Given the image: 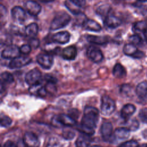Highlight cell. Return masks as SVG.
I'll list each match as a JSON object with an SVG mask.
<instances>
[{
	"instance_id": "obj_33",
	"label": "cell",
	"mask_w": 147,
	"mask_h": 147,
	"mask_svg": "<svg viewBox=\"0 0 147 147\" xmlns=\"http://www.w3.org/2000/svg\"><path fill=\"white\" fill-rule=\"evenodd\" d=\"M129 39V41H130V42L135 45L140 44L142 41V40H141V38L140 37V36L136 34L130 36Z\"/></svg>"
},
{
	"instance_id": "obj_29",
	"label": "cell",
	"mask_w": 147,
	"mask_h": 147,
	"mask_svg": "<svg viewBox=\"0 0 147 147\" xmlns=\"http://www.w3.org/2000/svg\"><path fill=\"white\" fill-rule=\"evenodd\" d=\"M11 123L12 120L10 117L2 114L1 115V126L2 127H8Z\"/></svg>"
},
{
	"instance_id": "obj_24",
	"label": "cell",
	"mask_w": 147,
	"mask_h": 147,
	"mask_svg": "<svg viewBox=\"0 0 147 147\" xmlns=\"http://www.w3.org/2000/svg\"><path fill=\"white\" fill-rule=\"evenodd\" d=\"M113 75L118 78H122L126 76V72L125 68L119 63H117L113 70Z\"/></svg>"
},
{
	"instance_id": "obj_2",
	"label": "cell",
	"mask_w": 147,
	"mask_h": 147,
	"mask_svg": "<svg viewBox=\"0 0 147 147\" xmlns=\"http://www.w3.org/2000/svg\"><path fill=\"white\" fill-rule=\"evenodd\" d=\"M71 16L64 11H60L57 12L53 19L52 20L50 29L51 30H56L66 26L71 21Z\"/></svg>"
},
{
	"instance_id": "obj_15",
	"label": "cell",
	"mask_w": 147,
	"mask_h": 147,
	"mask_svg": "<svg viewBox=\"0 0 147 147\" xmlns=\"http://www.w3.org/2000/svg\"><path fill=\"white\" fill-rule=\"evenodd\" d=\"M136 92L138 97L143 102H147V82L140 83L136 87Z\"/></svg>"
},
{
	"instance_id": "obj_7",
	"label": "cell",
	"mask_w": 147,
	"mask_h": 147,
	"mask_svg": "<svg viewBox=\"0 0 147 147\" xmlns=\"http://www.w3.org/2000/svg\"><path fill=\"white\" fill-rule=\"evenodd\" d=\"M37 62L44 69H50L53 64V57L49 53H40L37 56Z\"/></svg>"
},
{
	"instance_id": "obj_26",
	"label": "cell",
	"mask_w": 147,
	"mask_h": 147,
	"mask_svg": "<svg viewBox=\"0 0 147 147\" xmlns=\"http://www.w3.org/2000/svg\"><path fill=\"white\" fill-rule=\"evenodd\" d=\"M76 147H90L89 140L83 136H80L75 142Z\"/></svg>"
},
{
	"instance_id": "obj_22",
	"label": "cell",
	"mask_w": 147,
	"mask_h": 147,
	"mask_svg": "<svg viewBox=\"0 0 147 147\" xmlns=\"http://www.w3.org/2000/svg\"><path fill=\"white\" fill-rule=\"evenodd\" d=\"M130 130L125 127L117 128L114 131V136L119 140H125L130 135Z\"/></svg>"
},
{
	"instance_id": "obj_11",
	"label": "cell",
	"mask_w": 147,
	"mask_h": 147,
	"mask_svg": "<svg viewBox=\"0 0 147 147\" xmlns=\"http://www.w3.org/2000/svg\"><path fill=\"white\" fill-rule=\"evenodd\" d=\"M26 11L30 16H37L41 11V6L37 2L29 0L25 5Z\"/></svg>"
},
{
	"instance_id": "obj_23",
	"label": "cell",
	"mask_w": 147,
	"mask_h": 147,
	"mask_svg": "<svg viewBox=\"0 0 147 147\" xmlns=\"http://www.w3.org/2000/svg\"><path fill=\"white\" fill-rule=\"evenodd\" d=\"M138 51V49L137 48L136 46L131 43L125 44L123 48V53L126 55L131 56L132 57H134Z\"/></svg>"
},
{
	"instance_id": "obj_19",
	"label": "cell",
	"mask_w": 147,
	"mask_h": 147,
	"mask_svg": "<svg viewBox=\"0 0 147 147\" xmlns=\"http://www.w3.org/2000/svg\"><path fill=\"white\" fill-rule=\"evenodd\" d=\"M113 129V125L110 122H105L102 124L100 127V133L104 140H107L111 136Z\"/></svg>"
},
{
	"instance_id": "obj_18",
	"label": "cell",
	"mask_w": 147,
	"mask_h": 147,
	"mask_svg": "<svg viewBox=\"0 0 147 147\" xmlns=\"http://www.w3.org/2000/svg\"><path fill=\"white\" fill-rule=\"evenodd\" d=\"M136 110L134 105L128 103L123 106L121 110V116L125 121H127L129 118L134 113Z\"/></svg>"
},
{
	"instance_id": "obj_30",
	"label": "cell",
	"mask_w": 147,
	"mask_h": 147,
	"mask_svg": "<svg viewBox=\"0 0 147 147\" xmlns=\"http://www.w3.org/2000/svg\"><path fill=\"white\" fill-rule=\"evenodd\" d=\"M75 133L72 130L69 129H64L63 131V137L67 140H72L74 138Z\"/></svg>"
},
{
	"instance_id": "obj_21",
	"label": "cell",
	"mask_w": 147,
	"mask_h": 147,
	"mask_svg": "<svg viewBox=\"0 0 147 147\" xmlns=\"http://www.w3.org/2000/svg\"><path fill=\"white\" fill-rule=\"evenodd\" d=\"M38 31V26L36 23H31L26 26L25 29V34L26 36L30 38H34L37 36Z\"/></svg>"
},
{
	"instance_id": "obj_12",
	"label": "cell",
	"mask_w": 147,
	"mask_h": 147,
	"mask_svg": "<svg viewBox=\"0 0 147 147\" xmlns=\"http://www.w3.org/2000/svg\"><path fill=\"white\" fill-rule=\"evenodd\" d=\"M12 18L20 22H24L26 18V13L25 10L21 6H16L11 10Z\"/></svg>"
},
{
	"instance_id": "obj_20",
	"label": "cell",
	"mask_w": 147,
	"mask_h": 147,
	"mask_svg": "<svg viewBox=\"0 0 147 147\" xmlns=\"http://www.w3.org/2000/svg\"><path fill=\"white\" fill-rule=\"evenodd\" d=\"M87 39L90 42L96 45H105L109 41L108 38L106 36L88 35Z\"/></svg>"
},
{
	"instance_id": "obj_13",
	"label": "cell",
	"mask_w": 147,
	"mask_h": 147,
	"mask_svg": "<svg viewBox=\"0 0 147 147\" xmlns=\"http://www.w3.org/2000/svg\"><path fill=\"white\" fill-rule=\"evenodd\" d=\"M70 36L69 33L67 31H62L53 34L52 37V40L55 42L64 44L69 42Z\"/></svg>"
},
{
	"instance_id": "obj_31",
	"label": "cell",
	"mask_w": 147,
	"mask_h": 147,
	"mask_svg": "<svg viewBox=\"0 0 147 147\" xmlns=\"http://www.w3.org/2000/svg\"><path fill=\"white\" fill-rule=\"evenodd\" d=\"M138 116L143 123H147V108L141 109L139 111Z\"/></svg>"
},
{
	"instance_id": "obj_37",
	"label": "cell",
	"mask_w": 147,
	"mask_h": 147,
	"mask_svg": "<svg viewBox=\"0 0 147 147\" xmlns=\"http://www.w3.org/2000/svg\"><path fill=\"white\" fill-rule=\"evenodd\" d=\"M69 1L79 7H83L86 5V0H69Z\"/></svg>"
},
{
	"instance_id": "obj_27",
	"label": "cell",
	"mask_w": 147,
	"mask_h": 147,
	"mask_svg": "<svg viewBox=\"0 0 147 147\" xmlns=\"http://www.w3.org/2000/svg\"><path fill=\"white\" fill-rule=\"evenodd\" d=\"M133 28L136 32H144L147 28V23L144 21H138L134 23Z\"/></svg>"
},
{
	"instance_id": "obj_36",
	"label": "cell",
	"mask_w": 147,
	"mask_h": 147,
	"mask_svg": "<svg viewBox=\"0 0 147 147\" xmlns=\"http://www.w3.org/2000/svg\"><path fill=\"white\" fill-rule=\"evenodd\" d=\"M29 45H30L32 48L36 49L40 45V41L37 38H35L34 37L32 38L29 41Z\"/></svg>"
},
{
	"instance_id": "obj_42",
	"label": "cell",
	"mask_w": 147,
	"mask_h": 147,
	"mask_svg": "<svg viewBox=\"0 0 147 147\" xmlns=\"http://www.w3.org/2000/svg\"><path fill=\"white\" fill-rule=\"evenodd\" d=\"M145 145H146V144H142L141 145H138V147H145Z\"/></svg>"
},
{
	"instance_id": "obj_46",
	"label": "cell",
	"mask_w": 147,
	"mask_h": 147,
	"mask_svg": "<svg viewBox=\"0 0 147 147\" xmlns=\"http://www.w3.org/2000/svg\"></svg>"
},
{
	"instance_id": "obj_39",
	"label": "cell",
	"mask_w": 147,
	"mask_h": 147,
	"mask_svg": "<svg viewBox=\"0 0 147 147\" xmlns=\"http://www.w3.org/2000/svg\"><path fill=\"white\" fill-rule=\"evenodd\" d=\"M3 147H17V145H16L11 141H7L3 145Z\"/></svg>"
},
{
	"instance_id": "obj_38",
	"label": "cell",
	"mask_w": 147,
	"mask_h": 147,
	"mask_svg": "<svg viewBox=\"0 0 147 147\" xmlns=\"http://www.w3.org/2000/svg\"><path fill=\"white\" fill-rule=\"evenodd\" d=\"M138 125H138V123L137 120H135V119L132 120L131 122V124L129 126V129L130 130H133V131L136 130H137L138 129Z\"/></svg>"
},
{
	"instance_id": "obj_43",
	"label": "cell",
	"mask_w": 147,
	"mask_h": 147,
	"mask_svg": "<svg viewBox=\"0 0 147 147\" xmlns=\"http://www.w3.org/2000/svg\"><path fill=\"white\" fill-rule=\"evenodd\" d=\"M138 1H140V2H147V0H137Z\"/></svg>"
},
{
	"instance_id": "obj_5",
	"label": "cell",
	"mask_w": 147,
	"mask_h": 147,
	"mask_svg": "<svg viewBox=\"0 0 147 147\" xmlns=\"http://www.w3.org/2000/svg\"><path fill=\"white\" fill-rule=\"evenodd\" d=\"M25 79L26 83L30 86L40 84L42 81L41 73L38 69L34 68L26 74Z\"/></svg>"
},
{
	"instance_id": "obj_34",
	"label": "cell",
	"mask_w": 147,
	"mask_h": 147,
	"mask_svg": "<svg viewBox=\"0 0 147 147\" xmlns=\"http://www.w3.org/2000/svg\"><path fill=\"white\" fill-rule=\"evenodd\" d=\"M110 11V7L108 6H100L98 9H97V13L98 14L101 15V16H104L107 14Z\"/></svg>"
},
{
	"instance_id": "obj_32",
	"label": "cell",
	"mask_w": 147,
	"mask_h": 147,
	"mask_svg": "<svg viewBox=\"0 0 147 147\" xmlns=\"http://www.w3.org/2000/svg\"><path fill=\"white\" fill-rule=\"evenodd\" d=\"M138 143L136 140H129L122 143L119 147H138Z\"/></svg>"
},
{
	"instance_id": "obj_40",
	"label": "cell",
	"mask_w": 147,
	"mask_h": 147,
	"mask_svg": "<svg viewBox=\"0 0 147 147\" xmlns=\"http://www.w3.org/2000/svg\"><path fill=\"white\" fill-rule=\"evenodd\" d=\"M144 37H145V39L146 40V41L147 42V28L145 30V31L144 32Z\"/></svg>"
},
{
	"instance_id": "obj_44",
	"label": "cell",
	"mask_w": 147,
	"mask_h": 147,
	"mask_svg": "<svg viewBox=\"0 0 147 147\" xmlns=\"http://www.w3.org/2000/svg\"><path fill=\"white\" fill-rule=\"evenodd\" d=\"M91 147H102V146H100L99 145H93V146H92Z\"/></svg>"
},
{
	"instance_id": "obj_8",
	"label": "cell",
	"mask_w": 147,
	"mask_h": 147,
	"mask_svg": "<svg viewBox=\"0 0 147 147\" xmlns=\"http://www.w3.org/2000/svg\"><path fill=\"white\" fill-rule=\"evenodd\" d=\"M88 57L93 62L99 63L103 59V55L99 48L95 46H90L87 50Z\"/></svg>"
},
{
	"instance_id": "obj_3",
	"label": "cell",
	"mask_w": 147,
	"mask_h": 147,
	"mask_svg": "<svg viewBox=\"0 0 147 147\" xmlns=\"http://www.w3.org/2000/svg\"><path fill=\"white\" fill-rule=\"evenodd\" d=\"M52 123L56 127L61 126H73L75 125L76 122L71 116L64 114H61L58 115H55L52 119Z\"/></svg>"
},
{
	"instance_id": "obj_17",
	"label": "cell",
	"mask_w": 147,
	"mask_h": 147,
	"mask_svg": "<svg viewBox=\"0 0 147 147\" xmlns=\"http://www.w3.org/2000/svg\"><path fill=\"white\" fill-rule=\"evenodd\" d=\"M83 27L86 30L95 32L102 30L100 25L96 21L91 19H86L83 22Z\"/></svg>"
},
{
	"instance_id": "obj_41",
	"label": "cell",
	"mask_w": 147,
	"mask_h": 147,
	"mask_svg": "<svg viewBox=\"0 0 147 147\" xmlns=\"http://www.w3.org/2000/svg\"><path fill=\"white\" fill-rule=\"evenodd\" d=\"M42 2H45V3H48V2H53L55 0H39Z\"/></svg>"
},
{
	"instance_id": "obj_4",
	"label": "cell",
	"mask_w": 147,
	"mask_h": 147,
	"mask_svg": "<svg viewBox=\"0 0 147 147\" xmlns=\"http://www.w3.org/2000/svg\"><path fill=\"white\" fill-rule=\"evenodd\" d=\"M115 109V103L114 100L110 96L104 95L101 98L100 110L101 113L104 115H111Z\"/></svg>"
},
{
	"instance_id": "obj_35",
	"label": "cell",
	"mask_w": 147,
	"mask_h": 147,
	"mask_svg": "<svg viewBox=\"0 0 147 147\" xmlns=\"http://www.w3.org/2000/svg\"><path fill=\"white\" fill-rule=\"evenodd\" d=\"M20 52L24 55L29 54L32 51V47L29 44H24L20 48Z\"/></svg>"
},
{
	"instance_id": "obj_45",
	"label": "cell",
	"mask_w": 147,
	"mask_h": 147,
	"mask_svg": "<svg viewBox=\"0 0 147 147\" xmlns=\"http://www.w3.org/2000/svg\"><path fill=\"white\" fill-rule=\"evenodd\" d=\"M145 147H147V144H146V145H145Z\"/></svg>"
},
{
	"instance_id": "obj_6",
	"label": "cell",
	"mask_w": 147,
	"mask_h": 147,
	"mask_svg": "<svg viewBox=\"0 0 147 147\" xmlns=\"http://www.w3.org/2000/svg\"><path fill=\"white\" fill-rule=\"evenodd\" d=\"M20 49L16 45L7 46L1 53V56L5 59H13L20 56Z\"/></svg>"
},
{
	"instance_id": "obj_28",
	"label": "cell",
	"mask_w": 147,
	"mask_h": 147,
	"mask_svg": "<svg viewBox=\"0 0 147 147\" xmlns=\"http://www.w3.org/2000/svg\"><path fill=\"white\" fill-rule=\"evenodd\" d=\"M56 82L55 81H47V84L45 86L47 93L53 94L56 91V87L55 86Z\"/></svg>"
},
{
	"instance_id": "obj_14",
	"label": "cell",
	"mask_w": 147,
	"mask_h": 147,
	"mask_svg": "<svg viewBox=\"0 0 147 147\" xmlns=\"http://www.w3.org/2000/svg\"><path fill=\"white\" fill-rule=\"evenodd\" d=\"M77 49L74 45L65 47L63 49L61 56L63 58L67 60H72L75 59L77 56Z\"/></svg>"
},
{
	"instance_id": "obj_10",
	"label": "cell",
	"mask_w": 147,
	"mask_h": 147,
	"mask_svg": "<svg viewBox=\"0 0 147 147\" xmlns=\"http://www.w3.org/2000/svg\"><path fill=\"white\" fill-rule=\"evenodd\" d=\"M23 142L27 147H39L40 142L37 136L31 131H26L23 137Z\"/></svg>"
},
{
	"instance_id": "obj_9",
	"label": "cell",
	"mask_w": 147,
	"mask_h": 147,
	"mask_svg": "<svg viewBox=\"0 0 147 147\" xmlns=\"http://www.w3.org/2000/svg\"><path fill=\"white\" fill-rule=\"evenodd\" d=\"M31 61L32 59L29 57L19 56L10 61L9 64V67L11 69L20 68L29 64Z\"/></svg>"
},
{
	"instance_id": "obj_16",
	"label": "cell",
	"mask_w": 147,
	"mask_h": 147,
	"mask_svg": "<svg viewBox=\"0 0 147 147\" xmlns=\"http://www.w3.org/2000/svg\"><path fill=\"white\" fill-rule=\"evenodd\" d=\"M104 24L107 28L114 29L120 26L122 21L118 17L114 15H107L105 18Z\"/></svg>"
},
{
	"instance_id": "obj_25",
	"label": "cell",
	"mask_w": 147,
	"mask_h": 147,
	"mask_svg": "<svg viewBox=\"0 0 147 147\" xmlns=\"http://www.w3.org/2000/svg\"><path fill=\"white\" fill-rule=\"evenodd\" d=\"M14 82V77L12 74L8 72H2L1 75V85L10 84Z\"/></svg>"
},
{
	"instance_id": "obj_1",
	"label": "cell",
	"mask_w": 147,
	"mask_h": 147,
	"mask_svg": "<svg viewBox=\"0 0 147 147\" xmlns=\"http://www.w3.org/2000/svg\"><path fill=\"white\" fill-rule=\"evenodd\" d=\"M98 119V110L94 107L87 106L84 110V114L80 125L88 128L95 130Z\"/></svg>"
}]
</instances>
